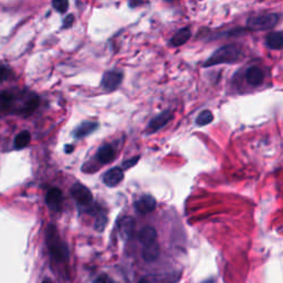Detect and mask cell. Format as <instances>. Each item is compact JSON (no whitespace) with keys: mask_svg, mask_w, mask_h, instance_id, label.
<instances>
[{"mask_svg":"<svg viewBox=\"0 0 283 283\" xmlns=\"http://www.w3.org/2000/svg\"><path fill=\"white\" fill-rule=\"evenodd\" d=\"M74 21V17L73 15H69L66 18L64 19V21H63V28H70L71 26H72V23Z\"/></svg>","mask_w":283,"mask_h":283,"instance_id":"obj_26","label":"cell"},{"mask_svg":"<svg viewBox=\"0 0 283 283\" xmlns=\"http://www.w3.org/2000/svg\"><path fill=\"white\" fill-rule=\"evenodd\" d=\"M38 105H39V99H38V97L30 98L26 102V104H24L23 112L26 114H30V113H32V112L37 109V106H38Z\"/></svg>","mask_w":283,"mask_h":283,"instance_id":"obj_22","label":"cell"},{"mask_svg":"<svg viewBox=\"0 0 283 283\" xmlns=\"http://www.w3.org/2000/svg\"><path fill=\"white\" fill-rule=\"evenodd\" d=\"M107 224V216L104 211H99L94 222V229L97 231H103Z\"/></svg>","mask_w":283,"mask_h":283,"instance_id":"obj_20","label":"cell"},{"mask_svg":"<svg viewBox=\"0 0 283 283\" xmlns=\"http://www.w3.org/2000/svg\"><path fill=\"white\" fill-rule=\"evenodd\" d=\"M48 245L50 255L52 256V258H55L58 261L66 259L68 248H66L65 243L60 240L59 236L57 234V229L53 224L48 228Z\"/></svg>","mask_w":283,"mask_h":283,"instance_id":"obj_2","label":"cell"},{"mask_svg":"<svg viewBox=\"0 0 283 283\" xmlns=\"http://www.w3.org/2000/svg\"><path fill=\"white\" fill-rule=\"evenodd\" d=\"M173 119V114L170 111H164L162 112L161 114H158L155 116L151 122L148 124V127L146 130L147 134H153L157 131H160L161 128H163L164 126L167 125V124L172 121Z\"/></svg>","mask_w":283,"mask_h":283,"instance_id":"obj_5","label":"cell"},{"mask_svg":"<svg viewBox=\"0 0 283 283\" xmlns=\"http://www.w3.org/2000/svg\"><path fill=\"white\" fill-rule=\"evenodd\" d=\"M158 256H160V244L156 243H153L151 244L144 245L143 250H142V257L146 262L155 261Z\"/></svg>","mask_w":283,"mask_h":283,"instance_id":"obj_14","label":"cell"},{"mask_svg":"<svg viewBox=\"0 0 283 283\" xmlns=\"http://www.w3.org/2000/svg\"><path fill=\"white\" fill-rule=\"evenodd\" d=\"M241 56H243V51H241L239 45L226 44L223 47L219 48L218 50H216L209 59L203 63V66L205 68H209V66L218 64L235 63V62L240 59Z\"/></svg>","mask_w":283,"mask_h":283,"instance_id":"obj_1","label":"cell"},{"mask_svg":"<svg viewBox=\"0 0 283 283\" xmlns=\"http://www.w3.org/2000/svg\"><path fill=\"white\" fill-rule=\"evenodd\" d=\"M31 141V134L28 131L20 132L15 139V148L21 149L27 147Z\"/></svg>","mask_w":283,"mask_h":283,"instance_id":"obj_18","label":"cell"},{"mask_svg":"<svg viewBox=\"0 0 283 283\" xmlns=\"http://www.w3.org/2000/svg\"><path fill=\"white\" fill-rule=\"evenodd\" d=\"M279 22V16L277 14H267L252 17L247 20V27L250 30H265L271 29Z\"/></svg>","mask_w":283,"mask_h":283,"instance_id":"obj_3","label":"cell"},{"mask_svg":"<svg viewBox=\"0 0 283 283\" xmlns=\"http://www.w3.org/2000/svg\"><path fill=\"white\" fill-rule=\"evenodd\" d=\"M15 100V95L10 91H6V92L0 93V105L2 107L10 106Z\"/></svg>","mask_w":283,"mask_h":283,"instance_id":"obj_21","label":"cell"},{"mask_svg":"<svg viewBox=\"0 0 283 283\" xmlns=\"http://www.w3.org/2000/svg\"><path fill=\"white\" fill-rule=\"evenodd\" d=\"M134 219L130 216H124V217L121 218L119 222V232L121 238L124 240L131 239L133 232H134Z\"/></svg>","mask_w":283,"mask_h":283,"instance_id":"obj_9","label":"cell"},{"mask_svg":"<svg viewBox=\"0 0 283 283\" xmlns=\"http://www.w3.org/2000/svg\"><path fill=\"white\" fill-rule=\"evenodd\" d=\"M123 80V73L120 71H107L104 73L101 84L105 90H115Z\"/></svg>","mask_w":283,"mask_h":283,"instance_id":"obj_6","label":"cell"},{"mask_svg":"<svg viewBox=\"0 0 283 283\" xmlns=\"http://www.w3.org/2000/svg\"><path fill=\"white\" fill-rule=\"evenodd\" d=\"M156 201L151 195H143L135 202V209L141 215H146L155 210Z\"/></svg>","mask_w":283,"mask_h":283,"instance_id":"obj_7","label":"cell"},{"mask_svg":"<svg viewBox=\"0 0 283 283\" xmlns=\"http://www.w3.org/2000/svg\"><path fill=\"white\" fill-rule=\"evenodd\" d=\"M94 283H111V282L107 280L105 276H102V277H99L97 280L94 281Z\"/></svg>","mask_w":283,"mask_h":283,"instance_id":"obj_27","label":"cell"},{"mask_svg":"<svg viewBox=\"0 0 283 283\" xmlns=\"http://www.w3.org/2000/svg\"><path fill=\"white\" fill-rule=\"evenodd\" d=\"M43 283H50V282H48V281H45V282H43Z\"/></svg>","mask_w":283,"mask_h":283,"instance_id":"obj_28","label":"cell"},{"mask_svg":"<svg viewBox=\"0 0 283 283\" xmlns=\"http://www.w3.org/2000/svg\"><path fill=\"white\" fill-rule=\"evenodd\" d=\"M124 178V170L121 167H113L104 174L103 182L109 187L118 186Z\"/></svg>","mask_w":283,"mask_h":283,"instance_id":"obj_10","label":"cell"},{"mask_svg":"<svg viewBox=\"0 0 283 283\" xmlns=\"http://www.w3.org/2000/svg\"><path fill=\"white\" fill-rule=\"evenodd\" d=\"M265 44L272 50H281L283 48V32H271L267 36Z\"/></svg>","mask_w":283,"mask_h":283,"instance_id":"obj_17","label":"cell"},{"mask_svg":"<svg viewBox=\"0 0 283 283\" xmlns=\"http://www.w3.org/2000/svg\"><path fill=\"white\" fill-rule=\"evenodd\" d=\"M139 240L143 245L151 244L157 241V232L156 229L152 226H146L141 229L139 232Z\"/></svg>","mask_w":283,"mask_h":283,"instance_id":"obj_12","label":"cell"},{"mask_svg":"<svg viewBox=\"0 0 283 283\" xmlns=\"http://www.w3.org/2000/svg\"><path fill=\"white\" fill-rule=\"evenodd\" d=\"M245 80L252 86L260 85L264 80L263 71L258 68L257 65L250 66V68H248L247 72H245Z\"/></svg>","mask_w":283,"mask_h":283,"instance_id":"obj_11","label":"cell"},{"mask_svg":"<svg viewBox=\"0 0 283 283\" xmlns=\"http://www.w3.org/2000/svg\"><path fill=\"white\" fill-rule=\"evenodd\" d=\"M191 32L189 28H182L181 30H178L175 35L173 36V38L170 39L169 43L174 45V47H180V45L185 44L187 41L190 39Z\"/></svg>","mask_w":283,"mask_h":283,"instance_id":"obj_15","label":"cell"},{"mask_svg":"<svg viewBox=\"0 0 283 283\" xmlns=\"http://www.w3.org/2000/svg\"><path fill=\"white\" fill-rule=\"evenodd\" d=\"M98 127L99 124L97 122H83L74 130L73 136L76 139H83V137L92 134L93 132L98 130Z\"/></svg>","mask_w":283,"mask_h":283,"instance_id":"obj_13","label":"cell"},{"mask_svg":"<svg viewBox=\"0 0 283 283\" xmlns=\"http://www.w3.org/2000/svg\"><path fill=\"white\" fill-rule=\"evenodd\" d=\"M45 202H47L50 210L60 211L63 202V195L59 188H51L45 196Z\"/></svg>","mask_w":283,"mask_h":283,"instance_id":"obj_8","label":"cell"},{"mask_svg":"<svg viewBox=\"0 0 283 283\" xmlns=\"http://www.w3.org/2000/svg\"><path fill=\"white\" fill-rule=\"evenodd\" d=\"M139 161H140V156H135V157H133L131 158V160H128V161H125L123 163V167L122 169H128V168H132L133 166L136 165L137 163H139Z\"/></svg>","mask_w":283,"mask_h":283,"instance_id":"obj_24","label":"cell"},{"mask_svg":"<svg viewBox=\"0 0 283 283\" xmlns=\"http://www.w3.org/2000/svg\"><path fill=\"white\" fill-rule=\"evenodd\" d=\"M214 121V115H212L211 112L209 110H205L199 113L196 119V124L198 126H203L208 125V124L211 123Z\"/></svg>","mask_w":283,"mask_h":283,"instance_id":"obj_19","label":"cell"},{"mask_svg":"<svg viewBox=\"0 0 283 283\" xmlns=\"http://www.w3.org/2000/svg\"><path fill=\"white\" fill-rule=\"evenodd\" d=\"M71 195H72L74 201L83 207L90 206L93 202V196L91 190L84 185L80 184V182H77V184L72 186V188H71Z\"/></svg>","mask_w":283,"mask_h":283,"instance_id":"obj_4","label":"cell"},{"mask_svg":"<svg viewBox=\"0 0 283 283\" xmlns=\"http://www.w3.org/2000/svg\"><path fill=\"white\" fill-rule=\"evenodd\" d=\"M52 6L58 12H60V14H64L69 8V2L64 1V0H55V1L52 2Z\"/></svg>","mask_w":283,"mask_h":283,"instance_id":"obj_23","label":"cell"},{"mask_svg":"<svg viewBox=\"0 0 283 283\" xmlns=\"http://www.w3.org/2000/svg\"><path fill=\"white\" fill-rule=\"evenodd\" d=\"M9 74H10V71L8 70L6 66L0 65V82L7 80V78L9 77Z\"/></svg>","mask_w":283,"mask_h":283,"instance_id":"obj_25","label":"cell"},{"mask_svg":"<svg viewBox=\"0 0 283 283\" xmlns=\"http://www.w3.org/2000/svg\"><path fill=\"white\" fill-rule=\"evenodd\" d=\"M97 158L100 163L109 164L115 158V152L111 145H104L99 149L97 154Z\"/></svg>","mask_w":283,"mask_h":283,"instance_id":"obj_16","label":"cell"}]
</instances>
